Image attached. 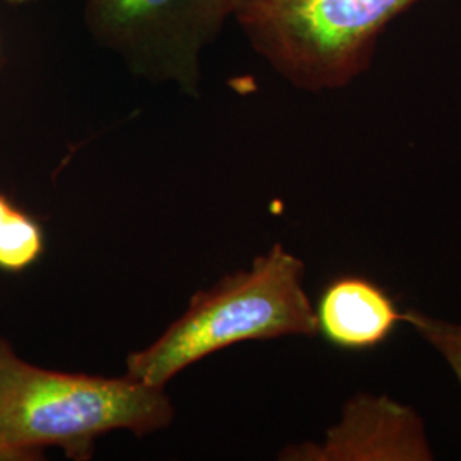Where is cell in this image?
Masks as SVG:
<instances>
[{
  "label": "cell",
  "instance_id": "obj_2",
  "mask_svg": "<svg viewBox=\"0 0 461 461\" xmlns=\"http://www.w3.org/2000/svg\"><path fill=\"white\" fill-rule=\"evenodd\" d=\"M304 274L301 258L274 245L247 270L192 297L188 310L154 344L129 356L127 376L165 388L183 369L217 350L249 340L318 335Z\"/></svg>",
  "mask_w": 461,
  "mask_h": 461
},
{
  "label": "cell",
  "instance_id": "obj_4",
  "mask_svg": "<svg viewBox=\"0 0 461 461\" xmlns=\"http://www.w3.org/2000/svg\"><path fill=\"white\" fill-rule=\"evenodd\" d=\"M232 0H86L93 40L122 57L133 72L176 83L197 95L200 57L228 17Z\"/></svg>",
  "mask_w": 461,
  "mask_h": 461
},
{
  "label": "cell",
  "instance_id": "obj_5",
  "mask_svg": "<svg viewBox=\"0 0 461 461\" xmlns=\"http://www.w3.org/2000/svg\"><path fill=\"white\" fill-rule=\"evenodd\" d=\"M287 461H430L422 415L395 398L361 392L348 398L323 439L287 446Z\"/></svg>",
  "mask_w": 461,
  "mask_h": 461
},
{
  "label": "cell",
  "instance_id": "obj_6",
  "mask_svg": "<svg viewBox=\"0 0 461 461\" xmlns=\"http://www.w3.org/2000/svg\"><path fill=\"white\" fill-rule=\"evenodd\" d=\"M318 333L344 350H369L384 344L405 323L390 293L364 276H340L323 289L314 306Z\"/></svg>",
  "mask_w": 461,
  "mask_h": 461
},
{
  "label": "cell",
  "instance_id": "obj_10",
  "mask_svg": "<svg viewBox=\"0 0 461 461\" xmlns=\"http://www.w3.org/2000/svg\"><path fill=\"white\" fill-rule=\"evenodd\" d=\"M4 2H7V4H28V2H34V0H4Z\"/></svg>",
  "mask_w": 461,
  "mask_h": 461
},
{
  "label": "cell",
  "instance_id": "obj_7",
  "mask_svg": "<svg viewBox=\"0 0 461 461\" xmlns=\"http://www.w3.org/2000/svg\"><path fill=\"white\" fill-rule=\"evenodd\" d=\"M45 236L33 217L14 209L0 228V270L17 274L41 257Z\"/></svg>",
  "mask_w": 461,
  "mask_h": 461
},
{
  "label": "cell",
  "instance_id": "obj_3",
  "mask_svg": "<svg viewBox=\"0 0 461 461\" xmlns=\"http://www.w3.org/2000/svg\"><path fill=\"white\" fill-rule=\"evenodd\" d=\"M419 0H232L253 50L294 87L342 89L373 64L379 36Z\"/></svg>",
  "mask_w": 461,
  "mask_h": 461
},
{
  "label": "cell",
  "instance_id": "obj_9",
  "mask_svg": "<svg viewBox=\"0 0 461 461\" xmlns=\"http://www.w3.org/2000/svg\"><path fill=\"white\" fill-rule=\"evenodd\" d=\"M16 209V205L9 200V198L5 197V195H2L0 194V228L4 226V222L7 221V217L11 215V212Z\"/></svg>",
  "mask_w": 461,
  "mask_h": 461
},
{
  "label": "cell",
  "instance_id": "obj_1",
  "mask_svg": "<svg viewBox=\"0 0 461 461\" xmlns=\"http://www.w3.org/2000/svg\"><path fill=\"white\" fill-rule=\"evenodd\" d=\"M165 388L131 376L101 378L51 371L21 359L0 339V461L40 460L45 447L89 460L112 430L148 436L173 422Z\"/></svg>",
  "mask_w": 461,
  "mask_h": 461
},
{
  "label": "cell",
  "instance_id": "obj_8",
  "mask_svg": "<svg viewBox=\"0 0 461 461\" xmlns=\"http://www.w3.org/2000/svg\"><path fill=\"white\" fill-rule=\"evenodd\" d=\"M405 323L428 344L449 367L461 390V323L422 312H405Z\"/></svg>",
  "mask_w": 461,
  "mask_h": 461
}]
</instances>
